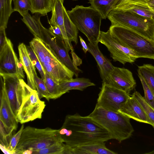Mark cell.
Here are the masks:
<instances>
[{
	"label": "cell",
	"instance_id": "277c9868",
	"mask_svg": "<svg viewBox=\"0 0 154 154\" xmlns=\"http://www.w3.org/2000/svg\"><path fill=\"white\" fill-rule=\"evenodd\" d=\"M67 13L73 23L89 42L94 45L98 44L102 19L98 12L91 6L77 5Z\"/></svg>",
	"mask_w": 154,
	"mask_h": 154
},
{
	"label": "cell",
	"instance_id": "b9f144b4",
	"mask_svg": "<svg viewBox=\"0 0 154 154\" xmlns=\"http://www.w3.org/2000/svg\"><path fill=\"white\" fill-rule=\"evenodd\" d=\"M0 148L2 151L5 154H13V152L8 150L7 148L0 144Z\"/></svg>",
	"mask_w": 154,
	"mask_h": 154
},
{
	"label": "cell",
	"instance_id": "f6af8a7d",
	"mask_svg": "<svg viewBox=\"0 0 154 154\" xmlns=\"http://www.w3.org/2000/svg\"><path fill=\"white\" fill-rule=\"evenodd\" d=\"M149 5L154 10V4Z\"/></svg>",
	"mask_w": 154,
	"mask_h": 154
},
{
	"label": "cell",
	"instance_id": "4dcf8cb0",
	"mask_svg": "<svg viewBox=\"0 0 154 154\" xmlns=\"http://www.w3.org/2000/svg\"><path fill=\"white\" fill-rule=\"evenodd\" d=\"M34 75L35 87L39 98L40 99L45 98L48 101L52 99V96L48 92L44 81L38 77L36 72L34 73Z\"/></svg>",
	"mask_w": 154,
	"mask_h": 154
},
{
	"label": "cell",
	"instance_id": "cb8c5ba5",
	"mask_svg": "<svg viewBox=\"0 0 154 154\" xmlns=\"http://www.w3.org/2000/svg\"><path fill=\"white\" fill-rule=\"evenodd\" d=\"M118 1L119 0H89L88 3L98 12L102 19H106Z\"/></svg>",
	"mask_w": 154,
	"mask_h": 154
},
{
	"label": "cell",
	"instance_id": "d6986e66",
	"mask_svg": "<svg viewBox=\"0 0 154 154\" xmlns=\"http://www.w3.org/2000/svg\"><path fill=\"white\" fill-rule=\"evenodd\" d=\"M63 0H52V16L48 23L50 25H57L60 29L63 35L64 41L69 52L73 49L71 43L69 41L66 35L64 25L63 10L64 6Z\"/></svg>",
	"mask_w": 154,
	"mask_h": 154
},
{
	"label": "cell",
	"instance_id": "f1b7e54d",
	"mask_svg": "<svg viewBox=\"0 0 154 154\" xmlns=\"http://www.w3.org/2000/svg\"><path fill=\"white\" fill-rule=\"evenodd\" d=\"M141 106L149 119L151 125L154 129V109L146 100L144 97L137 91L132 94Z\"/></svg>",
	"mask_w": 154,
	"mask_h": 154
},
{
	"label": "cell",
	"instance_id": "d4e9b609",
	"mask_svg": "<svg viewBox=\"0 0 154 154\" xmlns=\"http://www.w3.org/2000/svg\"><path fill=\"white\" fill-rule=\"evenodd\" d=\"M32 14L45 16L51 11L52 0H30Z\"/></svg>",
	"mask_w": 154,
	"mask_h": 154
},
{
	"label": "cell",
	"instance_id": "e0dca14e",
	"mask_svg": "<svg viewBox=\"0 0 154 154\" xmlns=\"http://www.w3.org/2000/svg\"><path fill=\"white\" fill-rule=\"evenodd\" d=\"M119 112L136 121L151 125L143 109L133 94L122 106Z\"/></svg>",
	"mask_w": 154,
	"mask_h": 154
},
{
	"label": "cell",
	"instance_id": "ba28073f",
	"mask_svg": "<svg viewBox=\"0 0 154 154\" xmlns=\"http://www.w3.org/2000/svg\"><path fill=\"white\" fill-rule=\"evenodd\" d=\"M98 42L106 47L114 61L124 65L133 63L139 58L134 51L123 45L109 30L106 32L100 31Z\"/></svg>",
	"mask_w": 154,
	"mask_h": 154
},
{
	"label": "cell",
	"instance_id": "52a82bcc",
	"mask_svg": "<svg viewBox=\"0 0 154 154\" xmlns=\"http://www.w3.org/2000/svg\"><path fill=\"white\" fill-rule=\"evenodd\" d=\"M0 76L1 88L5 92L11 110L17 119L18 110L31 88L18 75Z\"/></svg>",
	"mask_w": 154,
	"mask_h": 154
},
{
	"label": "cell",
	"instance_id": "bcb514c9",
	"mask_svg": "<svg viewBox=\"0 0 154 154\" xmlns=\"http://www.w3.org/2000/svg\"><path fill=\"white\" fill-rule=\"evenodd\" d=\"M152 91H153V93L154 94V91H152Z\"/></svg>",
	"mask_w": 154,
	"mask_h": 154
},
{
	"label": "cell",
	"instance_id": "30bf717a",
	"mask_svg": "<svg viewBox=\"0 0 154 154\" xmlns=\"http://www.w3.org/2000/svg\"><path fill=\"white\" fill-rule=\"evenodd\" d=\"M130 97L129 94L125 91L102 83L96 106L119 112Z\"/></svg>",
	"mask_w": 154,
	"mask_h": 154
},
{
	"label": "cell",
	"instance_id": "9c48e42d",
	"mask_svg": "<svg viewBox=\"0 0 154 154\" xmlns=\"http://www.w3.org/2000/svg\"><path fill=\"white\" fill-rule=\"evenodd\" d=\"M45 106V102L39 98L37 90L31 88L18 110L17 121L22 124L41 119Z\"/></svg>",
	"mask_w": 154,
	"mask_h": 154
},
{
	"label": "cell",
	"instance_id": "6da1fadb",
	"mask_svg": "<svg viewBox=\"0 0 154 154\" xmlns=\"http://www.w3.org/2000/svg\"><path fill=\"white\" fill-rule=\"evenodd\" d=\"M44 69L57 83L73 78L74 73L61 61L50 46L44 40L34 36L29 42Z\"/></svg>",
	"mask_w": 154,
	"mask_h": 154
},
{
	"label": "cell",
	"instance_id": "60d3db41",
	"mask_svg": "<svg viewBox=\"0 0 154 154\" xmlns=\"http://www.w3.org/2000/svg\"><path fill=\"white\" fill-rule=\"evenodd\" d=\"M148 0H119V1L116 5L121 3L128 2L147 3Z\"/></svg>",
	"mask_w": 154,
	"mask_h": 154
},
{
	"label": "cell",
	"instance_id": "3957f363",
	"mask_svg": "<svg viewBox=\"0 0 154 154\" xmlns=\"http://www.w3.org/2000/svg\"><path fill=\"white\" fill-rule=\"evenodd\" d=\"M60 129L47 127L38 128L30 126L24 128L14 154H23L26 150H39L45 148L64 140Z\"/></svg>",
	"mask_w": 154,
	"mask_h": 154
},
{
	"label": "cell",
	"instance_id": "484cf974",
	"mask_svg": "<svg viewBox=\"0 0 154 154\" xmlns=\"http://www.w3.org/2000/svg\"><path fill=\"white\" fill-rule=\"evenodd\" d=\"M22 21L26 25L34 36L43 39V35L36 16H31L29 12L23 16Z\"/></svg>",
	"mask_w": 154,
	"mask_h": 154
},
{
	"label": "cell",
	"instance_id": "d6a6232c",
	"mask_svg": "<svg viewBox=\"0 0 154 154\" xmlns=\"http://www.w3.org/2000/svg\"><path fill=\"white\" fill-rule=\"evenodd\" d=\"M14 4V11L18 12L23 16L28 12L31 9L30 0H12Z\"/></svg>",
	"mask_w": 154,
	"mask_h": 154
},
{
	"label": "cell",
	"instance_id": "44dd1931",
	"mask_svg": "<svg viewBox=\"0 0 154 154\" xmlns=\"http://www.w3.org/2000/svg\"><path fill=\"white\" fill-rule=\"evenodd\" d=\"M88 51L93 56L99 66L102 81L105 79L114 68L110 61L101 52L98 44L94 45L88 42Z\"/></svg>",
	"mask_w": 154,
	"mask_h": 154
},
{
	"label": "cell",
	"instance_id": "c3c4849f",
	"mask_svg": "<svg viewBox=\"0 0 154 154\" xmlns=\"http://www.w3.org/2000/svg\"><path fill=\"white\" fill-rule=\"evenodd\" d=\"M11 0V1H12V0Z\"/></svg>",
	"mask_w": 154,
	"mask_h": 154
},
{
	"label": "cell",
	"instance_id": "836d02e7",
	"mask_svg": "<svg viewBox=\"0 0 154 154\" xmlns=\"http://www.w3.org/2000/svg\"><path fill=\"white\" fill-rule=\"evenodd\" d=\"M26 47L28 53L33 64L38 71L41 76V78L44 82L45 79V71L42 67L37 55L31 47L30 46H26Z\"/></svg>",
	"mask_w": 154,
	"mask_h": 154
},
{
	"label": "cell",
	"instance_id": "603a6c76",
	"mask_svg": "<svg viewBox=\"0 0 154 154\" xmlns=\"http://www.w3.org/2000/svg\"><path fill=\"white\" fill-rule=\"evenodd\" d=\"M59 85L63 94L70 90H77L82 91L88 87L95 85L89 79L84 78L66 79Z\"/></svg>",
	"mask_w": 154,
	"mask_h": 154
},
{
	"label": "cell",
	"instance_id": "5b68a950",
	"mask_svg": "<svg viewBox=\"0 0 154 154\" xmlns=\"http://www.w3.org/2000/svg\"><path fill=\"white\" fill-rule=\"evenodd\" d=\"M109 30L124 45L134 51L139 58L154 60V41L129 28L111 25Z\"/></svg>",
	"mask_w": 154,
	"mask_h": 154
},
{
	"label": "cell",
	"instance_id": "7a4b0ae2",
	"mask_svg": "<svg viewBox=\"0 0 154 154\" xmlns=\"http://www.w3.org/2000/svg\"><path fill=\"white\" fill-rule=\"evenodd\" d=\"M88 116L105 128L112 139L119 142L130 137L134 131L131 119L119 112L107 110L96 106Z\"/></svg>",
	"mask_w": 154,
	"mask_h": 154
},
{
	"label": "cell",
	"instance_id": "7dc6e473",
	"mask_svg": "<svg viewBox=\"0 0 154 154\" xmlns=\"http://www.w3.org/2000/svg\"><path fill=\"white\" fill-rule=\"evenodd\" d=\"M73 0V1H77V0Z\"/></svg>",
	"mask_w": 154,
	"mask_h": 154
},
{
	"label": "cell",
	"instance_id": "f546056e",
	"mask_svg": "<svg viewBox=\"0 0 154 154\" xmlns=\"http://www.w3.org/2000/svg\"><path fill=\"white\" fill-rule=\"evenodd\" d=\"M44 82L48 92L52 96V99H57L63 95L59 84L56 83L46 72Z\"/></svg>",
	"mask_w": 154,
	"mask_h": 154
},
{
	"label": "cell",
	"instance_id": "d590c367",
	"mask_svg": "<svg viewBox=\"0 0 154 154\" xmlns=\"http://www.w3.org/2000/svg\"><path fill=\"white\" fill-rule=\"evenodd\" d=\"M0 143L4 147L8 149L11 141L12 135L7 134L2 123L0 122Z\"/></svg>",
	"mask_w": 154,
	"mask_h": 154
},
{
	"label": "cell",
	"instance_id": "e575fe53",
	"mask_svg": "<svg viewBox=\"0 0 154 154\" xmlns=\"http://www.w3.org/2000/svg\"><path fill=\"white\" fill-rule=\"evenodd\" d=\"M144 92L145 100L154 109V94L152 90L140 75L138 74Z\"/></svg>",
	"mask_w": 154,
	"mask_h": 154
},
{
	"label": "cell",
	"instance_id": "83f0119b",
	"mask_svg": "<svg viewBox=\"0 0 154 154\" xmlns=\"http://www.w3.org/2000/svg\"><path fill=\"white\" fill-rule=\"evenodd\" d=\"M11 0H0V27H7L8 20L14 11L11 6Z\"/></svg>",
	"mask_w": 154,
	"mask_h": 154
},
{
	"label": "cell",
	"instance_id": "f35d334b",
	"mask_svg": "<svg viewBox=\"0 0 154 154\" xmlns=\"http://www.w3.org/2000/svg\"><path fill=\"white\" fill-rule=\"evenodd\" d=\"M5 29L4 27H0V50L4 46L8 38L6 35Z\"/></svg>",
	"mask_w": 154,
	"mask_h": 154
},
{
	"label": "cell",
	"instance_id": "8fae6325",
	"mask_svg": "<svg viewBox=\"0 0 154 154\" xmlns=\"http://www.w3.org/2000/svg\"><path fill=\"white\" fill-rule=\"evenodd\" d=\"M40 15H38L37 19L43 35V40L50 46L63 63L77 77L82 71L74 65L71 59L64 41L59 38L58 42H56V37L51 33L48 29L43 26L40 21Z\"/></svg>",
	"mask_w": 154,
	"mask_h": 154
},
{
	"label": "cell",
	"instance_id": "4fadbf2b",
	"mask_svg": "<svg viewBox=\"0 0 154 154\" xmlns=\"http://www.w3.org/2000/svg\"><path fill=\"white\" fill-rule=\"evenodd\" d=\"M62 127L81 132H108L91 118L88 116H82L78 113L67 115Z\"/></svg>",
	"mask_w": 154,
	"mask_h": 154
},
{
	"label": "cell",
	"instance_id": "ee69618b",
	"mask_svg": "<svg viewBox=\"0 0 154 154\" xmlns=\"http://www.w3.org/2000/svg\"><path fill=\"white\" fill-rule=\"evenodd\" d=\"M144 154H154V150L151 151H150V152L144 153Z\"/></svg>",
	"mask_w": 154,
	"mask_h": 154
},
{
	"label": "cell",
	"instance_id": "8992f818",
	"mask_svg": "<svg viewBox=\"0 0 154 154\" xmlns=\"http://www.w3.org/2000/svg\"><path fill=\"white\" fill-rule=\"evenodd\" d=\"M107 18L111 25H119L130 29L154 41V19L129 11L114 9Z\"/></svg>",
	"mask_w": 154,
	"mask_h": 154
},
{
	"label": "cell",
	"instance_id": "9a60e30c",
	"mask_svg": "<svg viewBox=\"0 0 154 154\" xmlns=\"http://www.w3.org/2000/svg\"><path fill=\"white\" fill-rule=\"evenodd\" d=\"M67 129L63 135L65 145L75 147L82 145L99 142L107 141L112 139L108 132L92 133L77 131Z\"/></svg>",
	"mask_w": 154,
	"mask_h": 154
},
{
	"label": "cell",
	"instance_id": "5bb4252c",
	"mask_svg": "<svg viewBox=\"0 0 154 154\" xmlns=\"http://www.w3.org/2000/svg\"><path fill=\"white\" fill-rule=\"evenodd\" d=\"M111 86L129 94L136 86V82L132 72L125 68L114 66L105 80L102 81Z\"/></svg>",
	"mask_w": 154,
	"mask_h": 154
},
{
	"label": "cell",
	"instance_id": "8d00e7d4",
	"mask_svg": "<svg viewBox=\"0 0 154 154\" xmlns=\"http://www.w3.org/2000/svg\"><path fill=\"white\" fill-rule=\"evenodd\" d=\"M24 128V125H22L19 130L12 137L10 145L7 149L12 152L13 154H14V150L19 143Z\"/></svg>",
	"mask_w": 154,
	"mask_h": 154
},
{
	"label": "cell",
	"instance_id": "7402d4cb",
	"mask_svg": "<svg viewBox=\"0 0 154 154\" xmlns=\"http://www.w3.org/2000/svg\"><path fill=\"white\" fill-rule=\"evenodd\" d=\"M114 9L129 11L142 16L154 19V10L147 3L124 2L117 5Z\"/></svg>",
	"mask_w": 154,
	"mask_h": 154
},
{
	"label": "cell",
	"instance_id": "ab89813d",
	"mask_svg": "<svg viewBox=\"0 0 154 154\" xmlns=\"http://www.w3.org/2000/svg\"><path fill=\"white\" fill-rule=\"evenodd\" d=\"M80 43L82 46V49L84 53L86 54L87 52L88 51V45L86 44L85 42L80 36H79Z\"/></svg>",
	"mask_w": 154,
	"mask_h": 154
},
{
	"label": "cell",
	"instance_id": "ac0fdd59",
	"mask_svg": "<svg viewBox=\"0 0 154 154\" xmlns=\"http://www.w3.org/2000/svg\"><path fill=\"white\" fill-rule=\"evenodd\" d=\"M104 141H99L75 147L65 145L63 154H116L117 153L108 149Z\"/></svg>",
	"mask_w": 154,
	"mask_h": 154
},
{
	"label": "cell",
	"instance_id": "74e56055",
	"mask_svg": "<svg viewBox=\"0 0 154 154\" xmlns=\"http://www.w3.org/2000/svg\"><path fill=\"white\" fill-rule=\"evenodd\" d=\"M48 30L55 37L64 41L63 37L62 31L58 25H50Z\"/></svg>",
	"mask_w": 154,
	"mask_h": 154
},
{
	"label": "cell",
	"instance_id": "2e32d148",
	"mask_svg": "<svg viewBox=\"0 0 154 154\" xmlns=\"http://www.w3.org/2000/svg\"><path fill=\"white\" fill-rule=\"evenodd\" d=\"M1 88L0 121L7 133L12 135L13 131L17 128L18 122L11 110L5 92Z\"/></svg>",
	"mask_w": 154,
	"mask_h": 154
},
{
	"label": "cell",
	"instance_id": "4316f807",
	"mask_svg": "<svg viewBox=\"0 0 154 154\" xmlns=\"http://www.w3.org/2000/svg\"><path fill=\"white\" fill-rule=\"evenodd\" d=\"M137 72L151 89L154 91V66L149 64L138 66Z\"/></svg>",
	"mask_w": 154,
	"mask_h": 154
},
{
	"label": "cell",
	"instance_id": "7bdbcfd3",
	"mask_svg": "<svg viewBox=\"0 0 154 154\" xmlns=\"http://www.w3.org/2000/svg\"><path fill=\"white\" fill-rule=\"evenodd\" d=\"M147 3L149 5L154 4V0H148Z\"/></svg>",
	"mask_w": 154,
	"mask_h": 154
},
{
	"label": "cell",
	"instance_id": "ffe728a7",
	"mask_svg": "<svg viewBox=\"0 0 154 154\" xmlns=\"http://www.w3.org/2000/svg\"><path fill=\"white\" fill-rule=\"evenodd\" d=\"M18 48L20 61L27 77V85L32 89L36 90L34 75L36 72L35 66L31 60L26 46L23 43H21L18 45Z\"/></svg>",
	"mask_w": 154,
	"mask_h": 154
},
{
	"label": "cell",
	"instance_id": "7c38bea8",
	"mask_svg": "<svg viewBox=\"0 0 154 154\" xmlns=\"http://www.w3.org/2000/svg\"><path fill=\"white\" fill-rule=\"evenodd\" d=\"M23 66L19 60L13 48L12 43L8 38L3 47L0 50V75H24Z\"/></svg>",
	"mask_w": 154,
	"mask_h": 154
},
{
	"label": "cell",
	"instance_id": "1f68e13d",
	"mask_svg": "<svg viewBox=\"0 0 154 154\" xmlns=\"http://www.w3.org/2000/svg\"><path fill=\"white\" fill-rule=\"evenodd\" d=\"M64 148V142H59L42 149L32 151V154H63Z\"/></svg>",
	"mask_w": 154,
	"mask_h": 154
}]
</instances>
